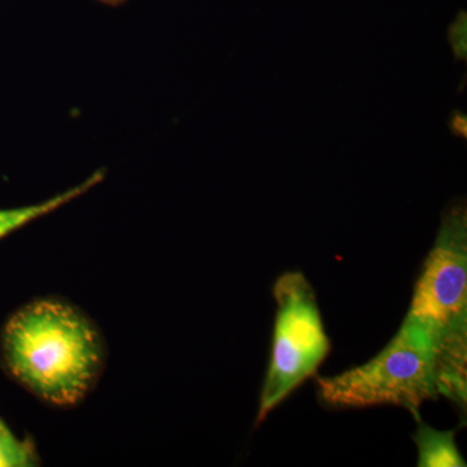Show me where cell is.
I'll list each match as a JSON object with an SVG mask.
<instances>
[{
	"mask_svg": "<svg viewBox=\"0 0 467 467\" xmlns=\"http://www.w3.org/2000/svg\"><path fill=\"white\" fill-rule=\"evenodd\" d=\"M451 130L453 133L466 137V117L457 113L451 119Z\"/></svg>",
	"mask_w": 467,
	"mask_h": 467,
	"instance_id": "10",
	"label": "cell"
},
{
	"mask_svg": "<svg viewBox=\"0 0 467 467\" xmlns=\"http://www.w3.org/2000/svg\"><path fill=\"white\" fill-rule=\"evenodd\" d=\"M451 43H453L456 54L459 55V57L465 55V51L462 50V46L463 48H466V15L463 14V12L457 17L456 23L451 26Z\"/></svg>",
	"mask_w": 467,
	"mask_h": 467,
	"instance_id": "9",
	"label": "cell"
},
{
	"mask_svg": "<svg viewBox=\"0 0 467 467\" xmlns=\"http://www.w3.org/2000/svg\"><path fill=\"white\" fill-rule=\"evenodd\" d=\"M418 430L414 435L418 448V466L420 467H465L461 456L453 431H439L418 420Z\"/></svg>",
	"mask_w": 467,
	"mask_h": 467,
	"instance_id": "7",
	"label": "cell"
},
{
	"mask_svg": "<svg viewBox=\"0 0 467 467\" xmlns=\"http://www.w3.org/2000/svg\"><path fill=\"white\" fill-rule=\"evenodd\" d=\"M465 209L444 218L434 248L423 264L407 318L432 335L467 321Z\"/></svg>",
	"mask_w": 467,
	"mask_h": 467,
	"instance_id": "4",
	"label": "cell"
},
{
	"mask_svg": "<svg viewBox=\"0 0 467 467\" xmlns=\"http://www.w3.org/2000/svg\"><path fill=\"white\" fill-rule=\"evenodd\" d=\"M439 396L450 399L466 411L467 321L432 335Z\"/></svg>",
	"mask_w": 467,
	"mask_h": 467,
	"instance_id": "5",
	"label": "cell"
},
{
	"mask_svg": "<svg viewBox=\"0 0 467 467\" xmlns=\"http://www.w3.org/2000/svg\"><path fill=\"white\" fill-rule=\"evenodd\" d=\"M38 465L33 441L18 439L0 418V467H32Z\"/></svg>",
	"mask_w": 467,
	"mask_h": 467,
	"instance_id": "8",
	"label": "cell"
},
{
	"mask_svg": "<svg viewBox=\"0 0 467 467\" xmlns=\"http://www.w3.org/2000/svg\"><path fill=\"white\" fill-rule=\"evenodd\" d=\"M273 295L276 312L272 358L261 391L257 423L315 376L330 352L317 297L308 279L299 272L285 273L276 279Z\"/></svg>",
	"mask_w": 467,
	"mask_h": 467,
	"instance_id": "3",
	"label": "cell"
},
{
	"mask_svg": "<svg viewBox=\"0 0 467 467\" xmlns=\"http://www.w3.org/2000/svg\"><path fill=\"white\" fill-rule=\"evenodd\" d=\"M317 395L326 407H400L420 420V409L438 398L434 337L405 318L398 334L379 353L358 368L318 378Z\"/></svg>",
	"mask_w": 467,
	"mask_h": 467,
	"instance_id": "2",
	"label": "cell"
},
{
	"mask_svg": "<svg viewBox=\"0 0 467 467\" xmlns=\"http://www.w3.org/2000/svg\"><path fill=\"white\" fill-rule=\"evenodd\" d=\"M3 367L12 379L55 407H75L103 370L100 335L78 309L57 299L21 306L2 331Z\"/></svg>",
	"mask_w": 467,
	"mask_h": 467,
	"instance_id": "1",
	"label": "cell"
},
{
	"mask_svg": "<svg viewBox=\"0 0 467 467\" xmlns=\"http://www.w3.org/2000/svg\"><path fill=\"white\" fill-rule=\"evenodd\" d=\"M104 180V171H95L85 182L79 183L66 192L58 193L54 198L48 199L38 204L26 205V207L0 209V241L12 233L17 232L21 227L29 225L33 221L38 220L51 212L63 207L67 202L75 201L78 196L84 195L92 187Z\"/></svg>",
	"mask_w": 467,
	"mask_h": 467,
	"instance_id": "6",
	"label": "cell"
},
{
	"mask_svg": "<svg viewBox=\"0 0 467 467\" xmlns=\"http://www.w3.org/2000/svg\"><path fill=\"white\" fill-rule=\"evenodd\" d=\"M99 2L106 3V5H121V3L126 2V0H99Z\"/></svg>",
	"mask_w": 467,
	"mask_h": 467,
	"instance_id": "11",
	"label": "cell"
}]
</instances>
